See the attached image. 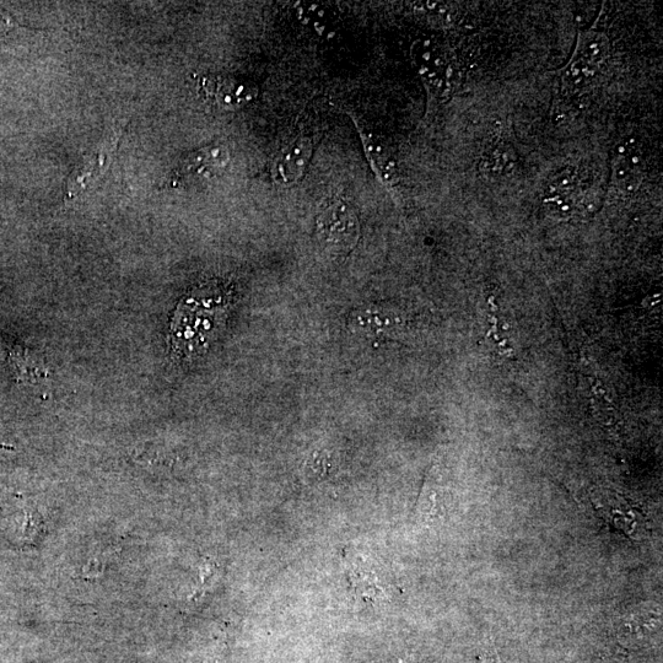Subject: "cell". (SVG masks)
I'll use <instances>...</instances> for the list:
<instances>
[{"label":"cell","instance_id":"cell-1","mask_svg":"<svg viewBox=\"0 0 663 663\" xmlns=\"http://www.w3.org/2000/svg\"><path fill=\"white\" fill-rule=\"evenodd\" d=\"M316 235L323 249L334 255H346L359 241L360 223L357 213L344 199H331L317 215Z\"/></svg>","mask_w":663,"mask_h":663},{"label":"cell","instance_id":"cell-2","mask_svg":"<svg viewBox=\"0 0 663 663\" xmlns=\"http://www.w3.org/2000/svg\"><path fill=\"white\" fill-rule=\"evenodd\" d=\"M411 56L415 69L431 95H449L454 88L456 69L449 51L439 41L420 39L413 43Z\"/></svg>","mask_w":663,"mask_h":663},{"label":"cell","instance_id":"cell-3","mask_svg":"<svg viewBox=\"0 0 663 663\" xmlns=\"http://www.w3.org/2000/svg\"><path fill=\"white\" fill-rule=\"evenodd\" d=\"M230 163V150L225 144H212L183 156L172 171L171 186L212 180Z\"/></svg>","mask_w":663,"mask_h":663},{"label":"cell","instance_id":"cell-4","mask_svg":"<svg viewBox=\"0 0 663 663\" xmlns=\"http://www.w3.org/2000/svg\"><path fill=\"white\" fill-rule=\"evenodd\" d=\"M199 84L206 99L223 111L240 110L258 95L255 84L233 75H206Z\"/></svg>","mask_w":663,"mask_h":663},{"label":"cell","instance_id":"cell-5","mask_svg":"<svg viewBox=\"0 0 663 663\" xmlns=\"http://www.w3.org/2000/svg\"><path fill=\"white\" fill-rule=\"evenodd\" d=\"M315 144L309 137H298L280 150L273 160L271 175L276 185L283 188L293 187L303 179L309 167Z\"/></svg>","mask_w":663,"mask_h":663},{"label":"cell","instance_id":"cell-6","mask_svg":"<svg viewBox=\"0 0 663 663\" xmlns=\"http://www.w3.org/2000/svg\"><path fill=\"white\" fill-rule=\"evenodd\" d=\"M353 118L355 126L359 131L361 142H363L364 152L366 158L369 159L371 167L379 180L384 183L386 187H391L396 181L397 177V163L395 156H393L390 148L387 147L384 140L375 136L374 133L365 131L364 127L359 125V122Z\"/></svg>","mask_w":663,"mask_h":663},{"label":"cell","instance_id":"cell-7","mask_svg":"<svg viewBox=\"0 0 663 663\" xmlns=\"http://www.w3.org/2000/svg\"><path fill=\"white\" fill-rule=\"evenodd\" d=\"M300 23L322 39H332L338 30L339 15L331 4L300 2L295 4Z\"/></svg>","mask_w":663,"mask_h":663},{"label":"cell","instance_id":"cell-8","mask_svg":"<svg viewBox=\"0 0 663 663\" xmlns=\"http://www.w3.org/2000/svg\"><path fill=\"white\" fill-rule=\"evenodd\" d=\"M110 164V156L105 152L86 155L82 163L75 167L69 176L66 187V199L70 201L88 190L100 179Z\"/></svg>","mask_w":663,"mask_h":663},{"label":"cell","instance_id":"cell-9","mask_svg":"<svg viewBox=\"0 0 663 663\" xmlns=\"http://www.w3.org/2000/svg\"><path fill=\"white\" fill-rule=\"evenodd\" d=\"M609 53V41L607 37L600 32L590 31L581 37L578 52L575 57L581 59L591 66L600 68L606 61Z\"/></svg>","mask_w":663,"mask_h":663},{"label":"cell","instance_id":"cell-10","mask_svg":"<svg viewBox=\"0 0 663 663\" xmlns=\"http://www.w3.org/2000/svg\"><path fill=\"white\" fill-rule=\"evenodd\" d=\"M510 150L498 148L493 150V153L484 160V169L492 172V174H503L506 169L511 165Z\"/></svg>","mask_w":663,"mask_h":663},{"label":"cell","instance_id":"cell-11","mask_svg":"<svg viewBox=\"0 0 663 663\" xmlns=\"http://www.w3.org/2000/svg\"><path fill=\"white\" fill-rule=\"evenodd\" d=\"M401 663H403V662H401Z\"/></svg>","mask_w":663,"mask_h":663}]
</instances>
